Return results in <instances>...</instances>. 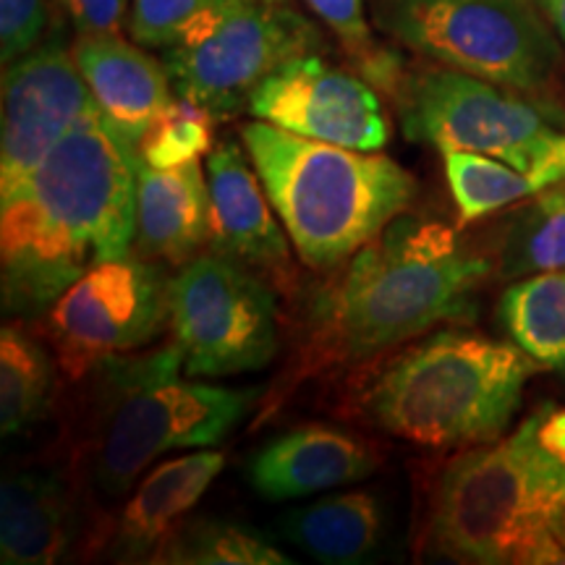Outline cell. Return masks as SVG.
I'll list each match as a JSON object with an SVG mask.
<instances>
[{"label":"cell","instance_id":"6da1fadb","mask_svg":"<svg viewBox=\"0 0 565 565\" xmlns=\"http://www.w3.org/2000/svg\"><path fill=\"white\" fill-rule=\"evenodd\" d=\"M139 150L100 108L0 194L3 309L40 317L95 265L131 254Z\"/></svg>","mask_w":565,"mask_h":565},{"label":"cell","instance_id":"7a4b0ae2","mask_svg":"<svg viewBox=\"0 0 565 565\" xmlns=\"http://www.w3.org/2000/svg\"><path fill=\"white\" fill-rule=\"evenodd\" d=\"M490 270V259L463 244L454 225L401 212L315 301L294 380L366 362L440 322L471 320V294Z\"/></svg>","mask_w":565,"mask_h":565},{"label":"cell","instance_id":"3957f363","mask_svg":"<svg viewBox=\"0 0 565 565\" xmlns=\"http://www.w3.org/2000/svg\"><path fill=\"white\" fill-rule=\"evenodd\" d=\"M565 408L542 406L511 435L466 448L437 479L427 542L479 565L565 563Z\"/></svg>","mask_w":565,"mask_h":565},{"label":"cell","instance_id":"277c9868","mask_svg":"<svg viewBox=\"0 0 565 565\" xmlns=\"http://www.w3.org/2000/svg\"><path fill=\"white\" fill-rule=\"evenodd\" d=\"M84 380L82 466L105 500L124 498L168 450L221 445L257 404V391L189 377L173 343L103 359Z\"/></svg>","mask_w":565,"mask_h":565},{"label":"cell","instance_id":"5b68a950","mask_svg":"<svg viewBox=\"0 0 565 565\" xmlns=\"http://www.w3.org/2000/svg\"><path fill=\"white\" fill-rule=\"evenodd\" d=\"M242 141L267 200L301 263L335 270L406 212L414 175L380 152L349 150L267 121L242 129Z\"/></svg>","mask_w":565,"mask_h":565},{"label":"cell","instance_id":"8992f818","mask_svg":"<svg viewBox=\"0 0 565 565\" xmlns=\"http://www.w3.org/2000/svg\"><path fill=\"white\" fill-rule=\"evenodd\" d=\"M534 372L536 362L515 343L443 330L374 377L364 414L424 448H475L505 435Z\"/></svg>","mask_w":565,"mask_h":565},{"label":"cell","instance_id":"52a82bcc","mask_svg":"<svg viewBox=\"0 0 565 565\" xmlns=\"http://www.w3.org/2000/svg\"><path fill=\"white\" fill-rule=\"evenodd\" d=\"M391 97L406 139L490 154L532 175L542 192L565 183V118L547 100L440 63L404 71Z\"/></svg>","mask_w":565,"mask_h":565},{"label":"cell","instance_id":"ba28073f","mask_svg":"<svg viewBox=\"0 0 565 565\" xmlns=\"http://www.w3.org/2000/svg\"><path fill=\"white\" fill-rule=\"evenodd\" d=\"M387 38L440 66L545 100L561 42L529 0H372Z\"/></svg>","mask_w":565,"mask_h":565},{"label":"cell","instance_id":"9c48e42d","mask_svg":"<svg viewBox=\"0 0 565 565\" xmlns=\"http://www.w3.org/2000/svg\"><path fill=\"white\" fill-rule=\"evenodd\" d=\"M171 330L189 377L265 370L278 353L270 280L221 252H202L171 278Z\"/></svg>","mask_w":565,"mask_h":565},{"label":"cell","instance_id":"30bf717a","mask_svg":"<svg viewBox=\"0 0 565 565\" xmlns=\"http://www.w3.org/2000/svg\"><path fill=\"white\" fill-rule=\"evenodd\" d=\"M320 34L288 0H228L186 40L166 47L173 92L207 105L217 118L249 103L282 63L312 53Z\"/></svg>","mask_w":565,"mask_h":565},{"label":"cell","instance_id":"8fae6325","mask_svg":"<svg viewBox=\"0 0 565 565\" xmlns=\"http://www.w3.org/2000/svg\"><path fill=\"white\" fill-rule=\"evenodd\" d=\"M171 324V278L145 257L95 265L47 309L45 333L68 380L134 353Z\"/></svg>","mask_w":565,"mask_h":565},{"label":"cell","instance_id":"7c38bea8","mask_svg":"<svg viewBox=\"0 0 565 565\" xmlns=\"http://www.w3.org/2000/svg\"><path fill=\"white\" fill-rule=\"evenodd\" d=\"M246 108L259 121L349 150L380 152L391 137L372 84L312 53L273 71Z\"/></svg>","mask_w":565,"mask_h":565},{"label":"cell","instance_id":"4fadbf2b","mask_svg":"<svg viewBox=\"0 0 565 565\" xmlns=\"http://www.w3.org/2000/svg\"><path fill=\"white\" fill-rule=\"evenodd\" d=\"M95 108L74 47L58 34L3 68L0 194L11 192L66 134Z\"/></svg>","mask_w":565,"mask_h":565},{"label":"cell","instance_id":"5bb4252c","mask_svg":"<svg viewBox=\"0 0 565 565\" xmlns=\"http://www.w3.org/2000/svg\"><path fill=\"white\" fill-rule=\"evenodd\" d=\"M249 162L236 141H223L207 154L212 249L238 259L275 286H288L294 278L288 242Z\"/></svg>","mask_w":565,"mask_h":565},{"label":"cell","instance_id":"9a60e30c","mask_svg":"<svg viewBox=\"0 0 565 565\" xmlns=\"http://www.w3.org/2000/svg\"><path fill=\"white\" fill-rule=\"evenodd\" d=\"M377 466V450L362 437L330 424H301L259 448L249 482L265 500L280 503L362 482Z\"/></svg>","mask_w":565,"mask_h":565},{"label":"cell","instance_id":"2e32d148","mask_svg":"<svg viewBox=\"0 0 565 565\" xmlns=\"http://www.w3.org/2000/svg\"><path fill=\"white\" fill-rule=\"evenodd\" d=\"M145 259L183 267L212 244V200L200 160L154 168L137 160V233Z\"/></svg>","mask_w":565,"mask_h":565},{"label":"cell","instance_id":"e0dca14e","mask_svg":"<svg viewBox=\"0 0 565 565\" xmlns=\"http://www.w3.org/2000/svg\"><path fill=\"white\" fill-rule=\"evenodd\" d=\"M74 58L97 108L118 137L139 150L154 116L173 100L166 63L118 34H76Z\"/></svg>","mask_w":565,"mask_h":565},{"label":"cell","instance_id":"ac0fdd59","mask_svg":"<svg viewBox=\"0 0 565 565\" xmlns=\"http://www.w3.org/2000/svg\"><path fill=\"white\" fill-rule=\"evenodd\" d=\"M74 494L53 469H21L0 490V561L51 565L74 542Z\"/></svg>","mask_w":565,"mask_h":565},{"label":"cell","instance_id":"d6986e66","mask_svg":"<svg viewBox=\"0 0 565 565\" xmlns=\"http://www.w3.org/2000/svg\"><path fill=\"white\" fill-rule=\"evenodd\" d=\"M225 466L217 450L189 454L160 463L150 471L118 519L113 550L121 561H141L154 555L162 542L179 529V521L200 503L207 487Z\"/></svg>","mask_w":565,"mask_h":565},{"label":"cell","instance_id":"ffe728a7","mask_svg":"<svg viewBox=\"0 0 565 565\" xmlns=\"http://www.w3.org/2000/svg\"><path fill=\"white\" fill-rule=\"evenodd\" d=\"M280 534L320 563H364L383 542V505L364 490L324 494L282 515Z\"/></svg>","mask_w":565,"mask_h":565},{"label":"cell","instance_id":"44dd1931","mask_svg":"<svg viewBox=\"0 0 565 565\" xmlns=\"http://www.w3.org/2000/svg\"><path fill=\"white\" fill-rule=\"evenodd\" d=\"M511 341L547 370L565 366V270L519 278L500 299Z\"/></svg>","mask_w":565,"mask_h":565},{"label":"cell","instance_id":"7402d4cb","mask_svg":"<svg viewBox=\"0 0 565 565\" xmlns=\"http://www.w3.org/2000/svg\"><path fill=\"white\" fill-rule=\"evenodd\" d=\"M58 366L19 324L0 330V435H19L51 412Z\"/></svg>","mask_w":565,"mask_h":565},{"label":"cell","instance_id":"603a6c76","mask_svg":"<svg viewBox=\"0 0 565 565\" xmlns=\"http://www.w3.org/2000/svg\"><path fill=\"white\" fill-rule=\"evenodd\" d=\"M494 265L503 280L565 270V183L545 189L505 217Z\"/></svg>","mask_w":565,"mask_h":565},{"label":"cell","instance_id":"cb8c5ba5","mask_svg":"<svg viewBox=\"0 0 565 565\" xmlns=\"http://www.w3.org/2000/svg\"><path fill=\"white\" fill-rule=\"evenodd\" d=\"M443 154L445 179L454 194L461 223H475L492 212L511 207V204L536 196L542 192L540 183L519 168L490 158V154L448 150Z\"/></svg>","mask_w":565,"mask_h":565},{"label":"cell","instance_id":"d4e9b609","mask_svg":"<svg viewBox=\"0 0 565 565\" xmlns=\"http://www.w3.org/2000/svg\"><path fill=\"white\" fill-rule=\"evenodd\" d=\"M152 563L181 565H280L291 563L252 529L228 521H194L168 536Z\"/></svg>","mask_w":565,"mask_h":565},{"label":"cell","instance_id":"484cf974","mask_svg":"<svg viewBox=\"0 0 565 565\" xmlns=\"http://www.w3.org/2000/svg\"><path fill=\"white\" fill-rule=\"evenodd\" d=\"M215 121L217 116L207 105L181 95L173 97L141 137V160L154 168H175L200 160L210 152L212 139H215Z\"/></svg>","mask_w":565,"mask_h":565},{"label":"cell","instance_id":"4316f807","mask_svg":"<svg viewBox=\"0 0 565 565\" xmlns=\"http://www.w3.org/2000/svg\"><path fill=\"white\" fill-rule=\"evenodd\" d=\"M212 0H134L129 11V34L141 47H171L183 26Z\"/></svg>","mask_w":565,"mask_h":565},{"label":"cell","instance_id":"83f0119b","mask_svg":"<svg viewBox=\"0 0 565 565\" xmlns=\"http://www.w3.org/2000/svg\"><path fill=\"white\" fill-rule=\"evenodd\" d=\"M53 0H0V58L6 63L21 58L51 30Z\"/></svg>","mask_w":565,"mask_h":565},{"label":"cell","instance_id":"f1b7e54d","mask_svg":"<svg viewBox=\"0 0 565 565\" xmlns=\"http://www.w3.org/2000/svg\"><path fill=\"white\" fill-rule=\"evenodd\" d=\"M333 30L359 61L374 51L364 19V0H303Z\"/></svg>","mask_w":565,"mask_h":565},{"label":"cell","instance_id":"f546056e","mask_svg":"<svg viewBox=\"0 0 565 565\" xmlns=\"http://www.w3.org/2000/svg\"><path fill=\"white\" fill-rule=\"evenodd\" d=\"M66 13L76 34H118L129 13V0H53Z\"/></svg>","mask_w":565,"mask_h":565},{"label":"cell","instance_id":"4dcf8cb0","mask_svg":"<svg viewBox=\"0 0 565 565\" xmlns=\"http://www.w3.org/2000/svg\"><path fill=\"white\" fill-rule=\"evenodd\" d=\"M545 11L553 21L557 38L565 42V0H545Z\"/></svg>","mask_w":565,"mask_h":565},{"label":"cell","instance_id":"1f68e13d","mask_svg":"<svg viewBox=\"0 0 565 565\" xmlns=\"http://www.w3.org/2000/svg\"><path fill=\"white\" fill-rule=\"evenodd\" d=\"M563 545H565V534H563Z\"/></svg>","mask_w":565,"mask_h":565}]
</instances>
